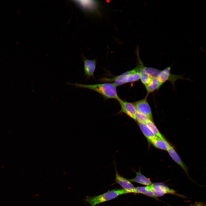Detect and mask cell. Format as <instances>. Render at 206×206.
<instances>
[{"mask_svg":"<svg viewBox=\"0 0 206 206\" xmlns=\"http://www.w3.org/2000/svg\"><path fill=\"white\" fill-rule=\"evenodd\" d=\"M68 85L74 86L76 88H82L94 91L101 95L106 99H114L118 100L120 99L117 92V86L113 83L104 82L93 84L68 82Z\"/></svg>","mask_w":206,"mask_h":206,"instance_id":"1","label":"cell"},{"mask_svg":"<svg viewBox=\"0 0 206 206\" xmlns=\"http://www.w3.org/2000/svg\"><path fill=\"white\" fill-rule=\"evenodd\" d=\"M140 75L138 67L126 72L111 78H103L99 80L104 82L113 83L117 87L126 84L134 82L140 80Z\"/></svg>","mask_w":206,"mask_h":206,"instance_id":"2","label":"cell"},{"mask_svg":"<svg viewBox=\"0 0 206 206\" xmlns=\"http://www.w3.org/2000/svg\"><path fill=\"white\" fill-rule=\"evenodd\" d=\"M124 189H114L94 197H86L84 199L90 206H95L100 203L110 200L121 195L128 193Z\"/></svg>","mask_w":206,"mask_h":206,"instance_id":"3","label":"cell"},{"mask_svg":"<svg viewBox=\"0 0 206 206\" xmlns=\"http://www.w3.org/2000/svg\"><path fill=\"white\" fill-rule=\"evenodd\" d=\"M171 67H168L160 71L157 78L162 85L167 81L170 82L174 87L175 82L178 80L185 79L183 75H176L171 73Z\"/></svg>","mask_w":206,"mask_h":206,"instance_id":"4","label":"cell"},{"mask_svg":"<svg viewBox=\"0 0 206 206\" xmlns=\"http://www.w3.org/2000/svg\"><path fill=\"white\" fill-rule=\"evenodd\" d=\"M148 187L149 190L157 198L162 196L166 194L178 195L174 190L162 183H152L150 185L148 186Z\"/></svg>","mask_w":206,"mask_h":206,"instance_id":"5","label":"cell"},{"mask_svg":"<svg viewBox=\"0 0 206 206\" xmlns=\"http://www.w3.org/2000/svg\"><path fill=\"white\" fill-rule=\"evenodd\" d=\"M147 97L133 103L136 112L147 116L153 120L151 109L147 100Z\"/></svg>","mask_w":206,"mask_h":206,"instance_id":"6","label":"cell"},{"mask_svg":"<svg viewBox=\"0 0 206 206\" xmlns=\"http://www.w3.org/2000/svg\"><path fill=\"white\" fill-rule=\"evenodd\" d=\"M84 63V75L86 77V81L90 78H94V73L97 64L96 59L93 60L88 59L83 54H81Z\"/></svg>","mask_w":206,"mask_h":206,"instance_id":"7","label":"cell"},{"mask_svg":"<svg viewBox=\"0 0 206 206\" xmlns=\"http://www.w3.org/2000/svg\"><path fill=\"white\" fill-rule=\"evenodd\" d=\"M72 1L86 12H94L98 9V3L96 1L73 0Z\"/></svg>","mask_w":206,"mask_h":206,"instance_id":"8","label":"cell"},{"mask_svg":"<svg viewBox=\"0 0 206 206\" xmlns=\"http://www.w3.org/2000/svg\"><path fill=\"white\" fill-rule=\"evenodd\" d=\"M118 101L121 108L119 113L125 114L135 120L137 112L133 103L124 100L120 98Z\"/></svg>","mask_w":206,"mask_h":206,"instance_id":"9","label":"cell"},{"mask_svg":"<svg viewBox=\"0 0 206 206\" xmlns=\"http://www.w3.org/2000/svg\"><path fill=\"white\" fill-rule=\"evenodd\" d=\"M139 48L138 47H137L136 50L137 61V65L138 68L140 77V80L145 86L150 82L151 78L148 76L146 72L145 67L139 57Z\"/></svg>","mask_w":206,"mask_h":206,"instance_id":"10","label":"cell"},{"mask_svg":"<svg viewBox=\"0 0 206 206\" xmlns=\"http://www.w3.org/2000/svg\"><path fill=\"white\" fill-rule=\"evenodd\" d=\"M115 181L128 193H135V187L130 181L128 179L121 176L116 171Z\"/></svg>","mask_w":206,"mask_h":206,"instance_id":"11","label":"cell"},{"mask_svg":"<svg viewBox=\"0 0 206 206\" xmlns=\"http://www.w3.org/2000/svg\"><path fill=\"white\" fill-rule=\"evenodd\" d=\"M167 151L169 154L173 159L183 169L190 178L188 173L187 167L182 161L173 147L171 146Z\"/></svg>","mask_w":206,"mask_h":206,"instance_id":"12","label":"cell"},{"mask_svg":"<svg viewBox=\"0 0 206 206\" xmlns=\"http://www.w3.org/2000/svg\"><path fill=\"white\" fill-rule=\"evenodd\" d=\"M161 86L157 78H151L150 82L144 86L147 92L146 95V96L147 97L150 94L158 90Z\"/></svg>","mask_w":206,"mask_h":206,"instance_id":"13","label":"cell"},{"mask_svg":"<svg viewBox=\"0 0 206 206\" xmlns=\"http://www.w3.org/2000/svg\"><path fill=\"white\" fill-rule=\"evenodd\" d=\"M157 148L165 150H168L171 145L165 140L157 137L150 142Z\"/></svg>","mask_w":206,"mask_h":206,"instance_id":"14","label":"cell"},{"mask_svg":"<svg viewBox=\"0 0 206 206\" xmlns=\"http://www.w3.org/2000/svg\"><path fill=\"white\" fill-rule=\"evenodd\" d=\"M135 173L136 174V177L134 178L129 179V180L130 181L147 186L150 185L153 183L150 179L147 178L141 173L140 170H139L138 172H135Z\"/></svg>","mask_w":206,"mask_h":206,"instance_id":"15","label":"cell"},{"mask_svg":"<svg viewBox=\"0 0 206 206\" xmlns=\"http://www.w3.org/2000/svg\"><path fill=\"white\" fill-rule=\"evenodd\" d=\"M138 124L141 130L149 142L157 137L145 123H141Z\"/></svg>","mask_w":206,"mask_h":206,"instance_id":"16","label":"cell"},{"mask_svg":"<svg viewBox=\"0 0 206 206\" xmlns=\"http://www.w3.org/2000/svg\"><path fill=\"white\" fill-rule=\"evenodd\" d=\"M135 193H141L158 200L152 192L148 189V186L138 187H135Z\"/></svg>","mask_w":206,"mask_h":206,"instance_id":"17","label":"cell"},{"mask_svg":"<svg viewBox=\"0 0 206 206\" xmlns=\"http://www.w3.org/2000/svg\"><path fill=\"white\" fill-rule=\"evenodd\" d=\"M145 123L157 137L161 139H165L156 126L152 120L149 119Z\"/></svg>","mask_w":206,"mask_h":206,"instance_id":"18","label":"cell"},{"mask_svg":"<svg viewBox=\"0 0 206 206\" xmlns=\"http://www.w3.org/2000/svg\"><path fill=\"white\" fill-rule=\"evenodd\" d=\"M145 68L147 74L151 78H157L160 71L159 70L151 67H145Z\"/></svg>","mask_w":206,"mask_h":206,"instance_id":"19","label":"cell"},{"mask_svg":"<svg viewBox=\"0 0 206 206\" xmlns=\"http://www.w3.org/2000/svg\"><path fill=\"white\" fill-rule=\"evenodd\" d=\"M149 119H150L147 116L140 113L137 112L136 114L135 120L138 123H146Z\"/></svg>","mask_w":206,"mask_h":206,"instance_id":"20","label":"cell"},{"mask_svg":"<svg viewBox=\"0 0 206 206\" xmlns=\"http://www.w3.org/2000/svg\"><path fill=\"white\" fill-rule=\"evenodd\" d=\"M190 206H205V204L201 202H196L194 204H191Z\"/></svg>","mask_w":206,"mask_h":206,"instance_id":"21","label":"cell"}]
</instances>
